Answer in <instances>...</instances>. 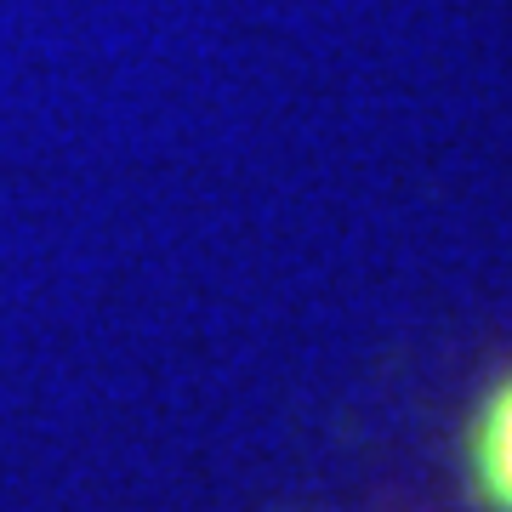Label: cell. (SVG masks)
Segmentation results:
<instances>
[{
    "label": "cell",
    "instance_id": "obj_1",
    "mask_svg": "<svg viewBox=\"0 0 512 512\" xmlns=\"http://www.w3.org/2000/svg\"><path fill=\"white\" fill-rule=\"evenodd\" d=\"M467 461H473L478 495L495 512H512V376L478 410L473 439H467Z\"/></svg>",
    "mask_w": 512,
    "mask_h": 512
}]
</instances>
